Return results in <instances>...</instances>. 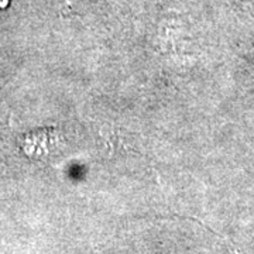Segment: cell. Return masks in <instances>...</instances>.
Segmentation results:
<instances>
[{"label":"cell","mask_w":254,"mask_h":254,"mask_svg":"<svg viewBox=\"0 0 254 254\" xmlns=\"http://www.w3.org/2000/svg\"><path fill=\"white\" fill-rule=\"evenodd\" d=\"M9 4V0H0V7L3 9V7H6Z\"/></svg>","instance_id":"6da1fadb"}]
</instances>
